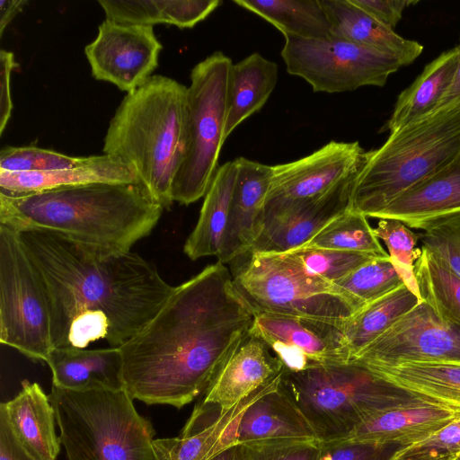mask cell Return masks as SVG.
<instances>
[{
	"label": "cell",
	"instance_id": "cell-24",
	"mask_svg": "<svg viewBox=\"0 0 460 460\" xmlns=\"http://www.w3.org/2000/svg\"><path fill=\"white\" fill-rule=\"evenodd\" d=\"M97 182L140 184L131 168L105 154L82 157L80 163L66 169L28 172L0 170V193L7 196Z\"/></svg>",
	"mask_w": 460,
	"mask_h": 460
},
{
	"label": "cell",
	"instance_id": "cell-40",
	"mask_svg": "<svg viewBox=\"0 0 460 460\" xmlns=\"http://www.w3.org/2000/svg\"><path fill=\"white\" fill-rule=\"evenodd\" d=\"M420 246L438 256L460 278V211L433 222L418 232Z\"/></svg>",
	"mask_w": 460,
	"mask_h": 460
},
{
	"label": "cell",
	"instance_id": "cell-22",
	"mask_svg": "<svg viewBox=\"0 0 460 460\" xmlns=\"http://www.w3.org/2000/svg\"><path fill=\"white\" fill-rule=\"evenodd\" d=\"M460 211V154L444 167L400 194L375 218L397 219L422 231L433 222Z\"/></svg>",
	"mask_w": 460,
	"mask_h": 460
},
{
	"label": "cell",
	"instance_id": "cell-23",
	"mask_svg": "<svg viewBox=\"0 0 460 460\" xmlns=\"http://www.w3.org/2000/svg\"><path fill=\"white\" fill-rule=\"evenodd\" d=\"M0 412L32 458L56 460L62 445L56 433V413L49 396L38 383L23 380L15 397L1 402Z\"/></svg>",
	"mask_w": 460,
	"mask_h": 460
},
{
	"label": "cell",
	"instance_id": "cell-30",
	"mask_svg": "<svg viewBox=\"0 0 460 460\" xmlns=\"http://www.w3.org/2000/svg\"><path fill=\"white\" fill-rule=\"evenodd\" d=\"M106 19L116 22L192 28L206 19L220 0H99Z\"/></svg>",
	"mask_w": 460,
	"mask_h": 460
},
{
	"label": "cell",
	"instance_id": "cell-28",
	"mask_svg": "<svg viewBox=\"0 0 460 460\" xmlns=\"http://www.w3.org/2000/svg\"><path fill=\"white\" fill-rule=\"evenodd\" d=\"M236 176L235 160L217 168L205 195L198 222L183 246L184 253L190 260L219 255Z\"/></svg>",
	"mask_w": 460,
	"mask_h": 460
},
{
	"label": "cell",
	"instance_id": "cell-25",
	"mask_svg": "<svg viewBox=\"0 0 460 460\" xmlns=\"http://www.w3.org/2000/svg\"><path fill=\"white\" fill-rule=\"evenodd\" d=\"M46 363L52 385L71 391L124 389L123 360L119 347L54 348Z\"/></svg>",
	"mask_w": 460,
	"mask_h": 460
},
{
	"label": "cell",
	"instance_id": "cell-47",
	"mask_svg": "<svg viewBox=\"0 0 460 460\" xmlns=\"http://www.w3.org/2000/svg\"><path fill=\"white\" fill-rule=\"evenodd\" d=\"M454 456H445L434 451L402 447L390 460H451Z\"/></svg>",
	"mask_w": 460,
	"mask_h": 460
},
{
	"label": "cell",
	"instance_id": "cell-12",
	"mask_svg": "<svg viewBox=\"0 0 460 460\" xmlns=\"http://www.w3.org/2000/svg\"><path fill=\"white\" fill-rule=\"evenodd\" d=\"M352 359L366 365L460 363V323L420 302Z\"/></svg>",
	"mask_w": 460,
	"mask_h": 460
},
{
	"label": "cell",
	"instance_id": "cell-46",
	"mask_svg": "<svg viewBox=\"0 0 460 460\" xmlns=\"http://www.w3.org/2000/svg\"><path fill=\"white\" fill-rule=\"evenodd\" d=\"M28 4L26 0H1L0 1V36L13 19Z\"/></svg>",
	"mask_w": 460,
	"mask_h": 460
},
{
	"label": "cell",
	"instance_id": "cell-45",
	"mask_svg": "<svg viewBox=\"0 0 460 460\" xmlns=\"http://www.w3.org/2000/svg\"><path fill=\"white\" fill-rule=\"evenodd\" d=\"M0 460H35L22 447L0 412Z\"/></svg>",
	"mask_w": 460,
	"mask_h": 460
},
{
	"label": "cell",
	"instance_id": "cell-48",
	"mask_svg": "<svg viewBox=\"0 0 460 460\" xmlns=\"http://www.w3.org/2000/svg\"><path fill=\"white\" fill-rule=\"evenodd\" d=\"M456 48L459 51V60H458L456 73L455 78L453 80V83H452L450 88L448 89V91L447 92L445 96L443 97L438 108L442 107L444 105H447L448 103H451L460 98V34H459V43L456 46Z\"/></svg>",
	"mask_w": 460,
	"mask_h": 460
},
{
	"label": "cell",
	"instance_id": "cell-9",
	"mask_svg": "<svg viewBox=\"0 0 460 460\" xmlns=\"http://www.w3.org/2000/svg\"><path fill=\"white\" fill-rule=\"evenodd\" d=\"M233 62L216 51L190 72L187 87V135L182 164L172 184V199L190 205L206 195L217 170L227 114Z\"/></svg>",
	"mask_w": 460,
	"mask_h": 460
},
{
	"label": "cell",
	"instance_id": "cell-2",
	"mask_svg": "<svg viewBox=\"0 0 460 460\" xmlns=\"http://www.w3.org/2000/svg\"><path fill=\"white\" fill-rule=\"evenodd\" d=\"M50 301L54 348L121 347L159 311L174 287L138 254L75 243L44 230L20 232Z\"/></svg>",
	"mask_w": 460,
	"mask_h": 460
},
{
	"label": "cell",
	"instance_id": "cell-44",
	"mask_svg": "<svg viewBox=\"0 0 460 460\" xmlns=\"http://www.w3.org/2000/svg\"><path fill=\"white\" fill-rule=\"evenodd\" d=\"M12 51H0V135L3 134L11 118L13 108L11 97V75L18 67Z\"/></svg>",
	"mask_w": 460,
	"mask_h": 460
},
{
	"label": "cell",
	"instance_id": "cell-39",
	"mask_svg": "<svg viewBox=\"0 0 460 460\" xmlns=\"http://www.w3.org/2000/svg\"><path fill=\"white\" fill-rule=\"evenodd\" d=\"M82 157L37 146H4L0 151V170L11 172H46L76 165Z\"/></svg>",
	"mask_w": 460,
	"mask_h": 460
},
{
	"label": "cell",
	"instance_id": "cell-19",
	"mask_svg": "<svg viewBox=\"0 0 460 460\" xmlns=\"http://www.w3.org/2000/svg\"><path fill=\"white\" fill-rule=\"evenodd\" d=\"M358 172L325 193L265 219L263 230L250 252H286L305 245L330 222L351 208Z\"/></svg>",
	"mask_w": 460,
	"mask_h": 460
},
{
	"label": "cell",
	"instance_id": "cell-20",
	"mask_svg": "<svg viewBox=\"0 0 460 460\" xmlns=\"http://www.w3.org/2000/svg\"><path fill=\"white\" fill-rule=\"evenodd\" d=\"M228 222L218 261L227 263L249 252L265 222V204L272 166L239 157Z\"/></svg>",
	"mask_w": 460,
	"mask_h": 460
},
{
	"label": "cell",
	"instance_id": "cell-50",
	"mask_svg": "<svg viewBox=\"0 0 460 460\" xmlns=\"http://www.w3.org/2000/svg\"><path fill=\"white\" fill-rule=\"evenodd\" d=\"M212 460H242V458L238 453L237 447H234L217 456Z\"/></svg>",
	"mask_w": 460,
	"mask_h": 460
},
{
	"label": "cell",
	"instance_id": "cell-7",
	"mask_svg": "<svg viewBox=\"0 0 460 460\" xmlns=\"http://www.w3.org/2000/svg\"><path fill=\"white\" fill-rule=\"evenodd\" d=\"M280 385L321 442L415 396L355 359L301 372L283 368Z\"/></svg>",
	"mask_w": 460,
	"mask_h": 460
},
{
	"label": "cell",
	"instance_id": "cell-8",
	"mask_svg": "<svg viewBox=\"0 0 460 460\" xmlns=\"http://www.w3.org/2000/svg\"><path fill=\"white\" fill-rule=\"evenodd\" d=\"M247 254L232 275L254 313L342 323L364 307L334 282L307 270L290 252Z\"/></svg>",
	"mask_w": 460,
	"mask_h": 460
},
{
	"label": "cell",
	"instance_id": "cell-15",
	"mask_svg": "<svg viewBox=\"0 0 460 460\" xmlns=\"http://www.w3.org/2000/svg\"><path fill=\"white\" fill-rule=\"evenodd\" d=\"M366 153L357 141H331L305 157L272 166L265 219L325 193L358 172Z\"/></svg>",
	"mask_w": 460,
	"mask_h": 460
},
{
	"label": "cell",
	"instance_id": "cell-13",
	"mask_svg": "<svg viewBox=\"0 0 460 460\" xmlns=\"http://www.w3.org/2000/svg\"><path fill=\"white\" fill-rule=\"evenodd\" d=\"M342 323L254 313L251 332L268 345L284 370L301 372L352 359Z\"/></svg>",
	"mask_w": 460,
	"mask_h": 460
},
{
	"label": "cell",
	"instance_id": "cell-3",
	"mask_svg": "<svg viewBox=\"0 0 460 460\" xmlns=\"http://www.w3.org/2000/svg\"><path fill=\"white\" fill-rule=\"evenodd\" d=\"M164 208L138 183L97 182L22 196L0 193V225L44 230L83 245L128 252Z\"/></svg>",
	"mask_w": 460,
	"mask_h": 460
},
{
	"label": "cell",
	"instance_id": "cell-10",
	"mask_svg": "<svg viewBox=\"0 0 460 460\" xmlns=\"http://www.w3.org/2000/svg\"><path fill=\"white\" fill-rule=\"evenodd\" d=\"M0 342L36 361L53 349L44 280L20 232L0 225Z\"/></svg>",
	"mask_w": 460,
	"mask_h": 460
},
{
	"label": "cell",
	"instance_id": "cell-21",
	"mask_svg": "<svg viewBox=\"0 0 460 460\" xmlns=\"http://www.w3.org/2000/svg\"><path fill=\"white\" fill-rule=\"evenodd\" d=\"M282 371L279 359L250 330L222 367L200 402L220 411H227Z\"/></svg>",
	"mask_w": 460,
	"mask_h": 460
},
{
	"label": "cell",
	"instance_id": "cell-1",
	"mask_svg": "<svg viewBox=\"0 0 460 460\" xmlns=\"http://www.w3.org/2000/svg\"><path fill=\"white\" fill-rule=\"evenodd\" d=\"M253 320L225 264L207 266L119 347L124 389L148 405L182 408L206 393Z\"/></svg>",
	"mask_w": 460,
	"mask_h": 460
},
{
	"label": "cell",
	"instance_id": "cell-5",
	"mask_svg": "<svg viewBox=\"0 0 460 460\" xmlns=\"http://www.w3.org/2000/svg\"><path fill=\"white\" fill-rule=\"evenodd\" d=\"M460 154V98L389 135L366 153L351 209L374 217L400 194Z\"/></svg>",
	"mask_w": 460,
	"mask_h": 460
},
{
	"label": "cell",
	"instance_id": "cell-31",
	"mask_svg": "<svg viewBox=\"0 0 460 460\" xmlns=\"http://www.w3.org/2000/svg\"><path fill=\"white\" fill-rule=\"evenodd\" d=\"M366 366L386 381L415 396L460 411V363Z\"/></svg>",
	"mask_w": 460,
	"mask_h": 460
},
{
	"label": "cell",
	"instance_id": "cell-49",
	"mask_svg": "<svg viewBox=\"0 0 460 460\" xmlns=\"http://www.w3.org/2000/svg\"><path fill=\"white\" fill-rule=\"evenodd\" d=\"M316 449H307L284 456L278 460H314Z\"/></svg>",
	"mask_w": 460,
	"mask_h": 460
},
{
	"label": "cell",
	"instance_id": "cell-42",
	"mask_svg": "<svg viewBox=\"0 0 460 460\" xmlns=\"http://www.w3.org/2000/svg\"><path fill=\"white\" fill-rule=\"evenodd\" d=\"M406 448L434 451L448 456L460 455V419Z\"/></svg>",
	"mask_w": 460,
	"mask_h": 460
},
{
	"label": "cell",
	"instance_id": "cell-26",
	"mask_svg": "<svg viewBox=\"0 0 460 460\" xmlns=\"http://www.w3.org/2000/svg\"><path fill=\"white\" fill-rule=\"evenodd\" d=\"M332 35L395 58L400 64H411L423 46L407 40L383 25L350 0H319Z\"/></svg>",
	"mask_w": 460,
	"mask_h": 460
},
{
	"label": "cell",
	"instance_id": "cell-4",
	"mask_svg": "<svg viewBox=\"0 0 460 460\" xmlns=\"http://www.w3.org/2000/svg\"><path fill=\"white\" fill-rule=\"evenodd\" d=\"M186 135L187 87L154 75L124 97L110 121L102 150L131 168L153 199L169 208Z\"/></svg>",
	"mask_w": 460,
	"mask_h": 460
},
{
	"label": "cell",
	"instance_id": "cell-11",
	"mask_svg": "<svg viewBox=\"0 0 460 460\" xmlns=\"http://www.w3.org/2000/svg\"><path fill=\"white\" fill-rule=\"evenodd\" d=\"M285 40L281 57L288 73L305 79L315 93L382 87L402 66L392 56L333 35L320 40Z\"/></svg>",
	"mask_w": 460,
	"mask_h": 460
},
{
	"label": "cell",
	"instance_id": "cell-36",
	"mask_svg": "<svg viewBox=\"0 0 460 460\" xmlns=\"http://www.w3.org/2000/svg\"><path fill=\"white\" fill-rule=\"evenodd\" d=\"M373 231L386 246L390 261L403 284L422 300L415 277V262L421 252L418 247V232L393 218L379 219Z\"/></svg>",
	"mask_w": 460,
	"mask_h": 460
},
{
	"label": "cell",
	"instance_id": "cell-41",
	"mask_svg": "<svg viewBox=\"0 0 460 460\" xmlns=\"http://www.w3.org/2000/svg\"><path fill=\"white\" fill-rule=\"evenodd\" d=\"M400 448L396 445L374 444L320 446L314 460H390Z\"/></svg>",
	"mask_w": 460,
	"mask_h": 460
},
{
	"label": "cell",
	"instance_id": "cell-43",
	"mask_svg": "<svg viewBox=\"0 0 460 460\" xmlns=\"http://www.w3.org/2000/svg\"><path fill=\"white\" fill-rule=\"evenodd\" d=\"M372 18L394 30L402 17L403 11L418 1L413 0H350Z\"/></svg>",
	"mask_w": 460,
	"mask_h": 460
},
{
	"label": "cell",
	"instance_id": "cell-37",
	"mask_svg": "<svg viewBox=\"0 0 460 460\" xmlns=\"http://www.w3.org/2000/svg\"><path fill=\"white\" fill-rule=\"evenodd\" d=\"M334 283L364 306L403 284L389 257H375Z\"/></svg>",
	"mask_w": 460,
	"mask_h": 460
},
{
	"label": "cell",
	"instance_id": "cell-33",
	"mask_svg": "<svg viewBox=\"0 0 460 460\" xmlns=\"http://www.w3.org/2000/svg\"><path fill=\"white\" fill-rule=\"evenodd\" d=\"M421 301L402 284L343 322L341 328L352 358Z\"/></svg>",
	"mask_w": 460,
	"mask_h": 460
},
{
	"label": "cell",
	"instance_id": "cell-16",
	"mask_svg": "<svg viewBox=\"0 0 460 460\" xmlns=\"http://www.w3.org/2000/svg\"><path fill=\"white\" fill-rule=\"evenodd\" d=\"M163 49L153 26L104 20L93 41L84 49L92 75L128 93L151 76Z\"/></svg>",
	"mask_w": 460,
	"mask_h": 460
},
{
	"label": "cell",
	"instance_id": "cell-38",
	"mask_svg": "<svg viewBox=\"0 0 460 460\" xmlns=\"http://www.w3.org/2000/svg\"><path fill=\"white\" fill-rule=\"evenodd\" d=\"M289 252L307 270L332 282L377 257L363 252L303 246Z\"/></svg>",
	"mask_w": 460,
	"mask_h": 460
},
{
	"label": "cell",
	"instance_id": "cell-51",
	"mask_svg": "<svg viewBox=\"0 0 460 460\" xmlns=\"http://www.w3.org/2000/svg\"><path fill=\"white\" fill-rule=\"evenodd\" d=\"M451 460H460V455L454 456Z\"/></svg>",
	"mask_w": 460,
	"mask_h": 460
},
{
	"label": "cell",
	"instance_id": "cell-32",
	"mask_svg": "<svg viewBox=\"0 0 460 460\" xmlns=\"http://www.w3.org/2000/svg\"><path fill=\"white\" fill-rule=\"evenodd\" d=\"M234 3L271 23L285 38L320 40L332 36L319 0H234Z\"/></svg>",
	"mask_w": 460,
	"mask_h": 460
},
{
	"label": "cell",
	"instance_id": "cell-27",
	"mask_svg": "<svg viewBox=\"0 0 460 460\" xmlns=\"http://www.w3.org/2000/svg\"><path fill=\"white\" fill-rule=\"evenodd\" d=\"M459 60L456 46L429 63L397 98L387 121L390 134L437 110L455 78Z\"/></svg>",
	"mask_w": 460,
	"mask_h": 460
},
{
	"label": "cell",
	"instance_id": "cell-35",
	"mask_svg": "<svg viewBox=\"0 0 460 460\" xmlns=\"http://www.w3.org/2000/svg\"><path fill=\"white\" fill-rule=\"evenodd\" d=\"M367 217L351 208L339 216L303 247L334 249L389 257L369 225ZM302 247V246H301Z\"/></svg>",
	"mask_w": 460,
	"mask_h": 460
},
{
	"label": "cell",
	"instance_id": "cell-29",
	"mask_svg": "<svg viewBox=\"0 0 460 460\" xmlns=\"http://www.w3.org/2000/svg\"><path fill=\"white\" fill-rule=\"evenodd\" d=\"M278 74V65L259 53L232 65L224 141L239 124L264 106L277 84Z\"/></svg>",
	"mask_w": 460,
	"mask_h": 460
},
{
	"label": "cell",
	"instance_id": "cell-17",
	"mask_svg": "<svg viewBox=\"0 0 460 460\" xmlns=\"http://www.w3.org/2000/svg\"><path fill=\"white\" fill-rule=\"evenodd\" d=\"M282 372L231 409L216 414L199 402L174 438L154 439L156 460H212L237 445L240 419L246 409L280 381Z\"/></svg>",
	"mask_w": 460,
	"mask_h": 460
},
{
	"label": "cell",
	"instance_id": "cell-6",
	"mask_svg": "<svg viewBox=\"0 0 460 460\" xmlns=\"http://www.w3.org/2000/svg\"><path fill=\"white\" fill-rule=\"evenodd\" d=\"M49 396L68 460H156L155 429L125 389L71 391L52 385Z\"/></svg>",
	"mask_w": 460,
	"mask_h": 460
},
{
	"label": "cell",
	"instance_id": "cell-14",
	"mask_svg": "<svg viewBox=\"0 0 460 460\" xmlns=\"http://www.w3.org/2000/svg\"><path fill=\"white\" fill-rule=\"evenodd\" d=\"M280 382L281 378L240 419L235 447L242 460H278L320 446L319 437L290 402Z\"/></svg>",
	"mask_w": 460,
	"mask_h": 460
},
{
	"label": "cell",
	"instance_id": "cell-18",
	"mask_svg": "<svg viewBox=\"0 0 460 460\" xmlns=\"http://www.w3.org/2000/svg\"><path fill=\"white\" fill-rule=\"evenodd\" d=\"M458 419L460 411L414 396L376 413L344 435L323 440L320 446L374 444L406 447Z\"/></svg>",
	"mask_w": 460,
	"mask_h": 460
},
{
	"label": "cell",
	"instance_id": "cell-34",
	"mask_svg": "<svg viewBox=\"0 0 460 460\" xmlns=\"http://www.w3.org/2000/svg\"><path fill=\"white\" fill-rule=\"evenodd\" d=\"M415 277L422 301L442 318L460 323V278L434 253L420 246Z\"/></svg>",
	"mask_w": 460,
	"mask_h": 460
}]
</instances>
